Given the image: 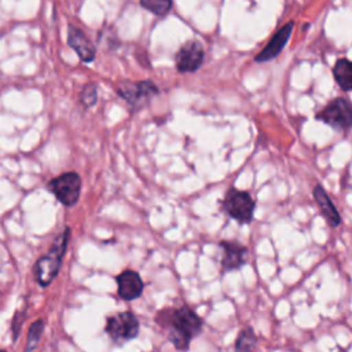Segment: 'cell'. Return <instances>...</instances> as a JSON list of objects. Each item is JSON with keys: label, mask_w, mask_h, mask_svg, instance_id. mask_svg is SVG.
I'll return each mask as SVG.
<instances>
[{"label": "cell", "mask_w": 352, "mask_h": 352, "mask_svg": "<svg viewBox=\"0 0 352 352\" xmlns=\"http://www.w3.org/2000/svg\"><path fill=\"white\" fill-rule=\"evenodd\" d=\"M256 202L248 191L230 187L221 201V209L228 217L239 224H249L253 220Z\"/></svg>", "instance_id": "3957f363"}, {"label": "cell", "mask_w": 352, "mask_h": 352, "mask_svg": "<svg viewBox=\"0 0 352 352\" xmlns=\"http://www.w3.org/2000/svg\"><path fill=\"white\" fill-rule=\"evenodd\" d=\"M258 338L254 330L249 326L239 331L236 341L234 344V352H256Z\"/></svg>", "instance_id": "9a60e30c"}, {"label": "cell", "mask_w": 352, "mask_h": 352, "mask_svg": "<svg viewBox=\"0 0 352 352\" xmlns=\"http://www.w3.org/2000/svg\"><path fill=\"white\" fill-rule=\"evenodd\" d=\"M155 322L166 331L168 340L177 351H187L192 338L202 333L204 322L201 316L188 307L161 309Z\"/></svg>", "instance_id": "6da1fadb"}, {"label": "cell", "mask_w": 352, "mask_h": 352, "mask_svg": "<svg viewBox=\"0 0 352 352\" xmlns=\"http://www.w3.org/2000/svg\"><path fill=\"white\" fill-rule=\"evenodd\" d=\"M43 330H44V322L43 320H36L30 329H29V333H28V344H26V352H30L32 349L36 348L41 334H43Z\"/></svg>", "instance_id": "e0dca14e"}, {"label": "cell", "mask_w": 352, "mask_h": 352, "mask_svg": "<svg viewBox=\"0 0 352 352\" xmlns=\"http://www.w3.org/2000/svg\"><path fill=\"white\" fill-rule=\"evenodd\" d=\"M67 43L78 54V56L82 62H92L94 60L95 47L80 28L73 26V25L69 26Z\"/></svg>", "instance_id": "7c38bea8"}, {"label": "cell", "mask_w": 352, "mask_h": 352, "mask_svg": "<svg viewBox=\"0 0 352 352\" xmlns=\"http://www.w3.org/2000/svg\"><path fill=\"white\" fill-rule=\"evenodd\" d=\"M48 190L65 206L77 204L81 191V179L76 172L62 173L48 183Z\"/></svg>", "instance_id": "5b68a950"}, {"label": "cell", "mask_w": 352, "mask_h": 352, "mask_svg": "<svg viewBox=\"0 0 352 352\" xmlns=\"http://www.w3.org/2000/svg\"><path fill=\"white\" fill-rule=\"evenodd\" d=\"M117 289H118V296L122 300L131 301L143 293V280L140 275L136 271L132 270H125L120 275H117Z\"/></svg>", "instance_id": "8fae6325"}, {"label": "cell", "mask_w": 352, "mask_h": 352, "mask_svg": "<svg viewBox=\"0 0 352 352\" xmlns=\"http://www.w3.org/2000/svg\"><path fill=\"white\" fill-rule=\"evenodd\" d=\"M312 194H314V198L320 209L322 216L327 221V224L330 227H338L341 224V214H340L338 209L336 208V205L333 204V201L330 199L326 190L320 184H316L314 187Z\"/></svg>", "instance_id": "4fadbf2b"}, {"label": "cell", "mask_w": 352, "mask_h": 352, "mask_svg": "<svg viewBox=\"0 0 352 352\" xmlns=\"http://www.w3.org/2000/svg\"><path fill=\"white\" fill-rule=\"evenodd\" d=\"M140 6L157 16H165L173 6V0H140Z\"/></svg>", "instance_id": "2e32d148"}, {"label": "cell", "mask_w": 352, "mask_h": 352, "mask_svg": "<svg viewBox=\"0 0 352 352\" xmlns=\"http://www.w3.org/2000/svg\"><path fill=\"white\" fill-rule=\"evenodd\" d=\"M205 59V51L198 40H188L182 44L175 55V63L179 73L197 72Z\"/></svg>", "instance_id": "ba28073f"}, {"label": "cell", "mask_w": 352, "mask_h": 352, "mask_svg": "<svg viewBox=\"0 0 352 352\" xmlns=\"http://www.w3.org/2000/svg\"><path fill=\"white\" fill-rule=\"evenodd\" d=\"M118 95L125 99L128 102V104L138 110L140 107H143L144 104H147L150 102V99L155 95H158V87L150 81V80H144V81H139V82H129V81H124L118 85L117 88Z\"/></svg>", "instance_id": "8992f818"}, {"label": "cell", "mask_w": 352, "mask_h": 352, "mask_svg": "<svg viewBox=\"0 0 352 352\" xmlns=\"http://www.w3.org/2000/svg\"><path fill=\"white\" fill-rule=\"evenodd\" d=\"M69 238H70V228H66L54 241V245L51 246L50 252L36 263L34 275L37 282L41 286H48L52 282V279L56 276L69 243Z\"/></svg>", "instance_id": "7a4b0ae2"}, {"label": "cell", "mask_w": 352, "mask_h": 352, "mask_svg": "<svg viewBox=\"0 0 352 352\" xmlns=\"http://www.w3.org/2000/svg\"><path fill=\"white\" fill-rule=\"evenodd\" d=\"M98 100V91H96V85L95 84H88L84 87L82 92H81V102L84 103V106L91 107L96 103Z\"/></svg>", "instance_id": "ac0fdd59"}, {"label": "cell", "mask_w": 352, "mask_h": 352, "mask_svg": "<svg viewBox=\"0 0 352 352\" xmlns=\"http://www.w3.org/2000/svg\"><path fill=\"white\" fill-rule=\"evenodd\" d=\"M0 352H4V351H0Z\"/></svg>", "instance_id": "ffe728a7"}, {"label": "cell", "mask_w": 352, "mask_h": 352, "mask_svg": "<svg viewBox=\"0 0 352 352\" xmlns=\"http://www.w3.org/2000/svg\"><path fill=\"white\" fill-rule=\"evenodd\" d=\"M333 77L344 92L352 91V60L340 58L333 66Z\"/></svg>", "instance_id": "5bb4252c"}, {"label": "cell", "mask_w": 352, "mask_h": 352, "mask_svg": "<svg viewBox=\"0 0 352 352\" xmlns=\"http://www.w3.org/2000/svg\"><path fill=\"white\" fill-rule=\"evenodd\" d=\"M316 120L327 124L338 131H349L352 128V103L346 98H336L330 100L318 114Z\"/></svg>", "instance_id": "277c9868"}, {"label": "cell", "mask_w": 352, "mask_h": 352, "mask_svg": "<svg viewBox=\"0 0 352 352\" xmlns=\"http://www.w3.org/2000/svg\"><path fill=\"white\" fill-rule=\"evenodd\" d=\"M106 331L116 342H125L139 333V320L132 312H118L107 319Z\"/></svg>", "instance_id": "52a82bcc"}, {"label": "cell", "mask_w": 352, "mask_h": 352, "mask_svg": "<svg viewBox=\"0 0 352 352\" xmlns=\"http://www.w3.org/2000/svg\"><path fill=\"white\" fill-rule=\"evenodd\" d=\"M294 28V22L289 21L287 23H285L274 36L267 43V45L254 56V62L257 63H264V62H270L272 59H275L282 50L285 48V45L287 44L292 32Z\"/></svg>", "instance_id": "30bf717a"}, {"label": "cell", "mask_w": 352, "mask_h": 352, "mask_svg": "<svg viewBox=\"0 0 352 352\" xmlns=\"http://www.w3.org/2000/svg\"><path fill=\"white\" fill-rule=\"evenodd\" d=\"M221 249V270L231 272L242 268L248 261V248L236 241H220Z\"/></svg>", "instance_id": "9c48e42d"}, {"label": "cell", "mask_w": 352, "mask_h": 352, "mask_svg": "<svg viewBox=\"0 0 352 352\" xmlns=\"http://www.w3.org/2000/svg\"><path fill=\"white\" fill-rule=\"evenodd\" d=\"M23 318H25V312H21V315H19V314H16V315H15V318H14V320H12V326H11V329H12V333H14V340L18 337V333H19L21 324L23 323Z\"/></svg>", "instance_id": "d6986e66"}]
</instances>
